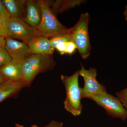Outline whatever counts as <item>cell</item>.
<instances>
[{
    "mask_svg": "<svg viewBox=\"0 0 127 127\" xmlns=\"http://www.w3.org/2000/svg\"><path fill=\"white\" fill-rule=\"evenodd\" d=\"M21 63L12 60L11 61L0 68V75L7 79H22Z\"/></svg>",
    "mask_w": 127,
    "mask_h": 127,
    "instance_id": "cell-12",
    "label": "cell"
},
{
    "mask_svg": "<svg viewBox=\"0 0 127 127\" xmlns=\"http://www.w3.org/2000/svg\"><path fill=\"white\" fill-rule=\"evenodd\" d=\"M31 127H39L38 126H37L36 125H32V126Z\"/></svg>",
    "mask_w": 127,
    "mask_h": 127,
    "instance_id": "cell-26",
    "label": "cell"
},
{
    "mask_svg": "<svg viewBox=\"0 0 127 127\" xmlns=\"http://www.w3.org/2000/svg\"><path fill=\"white\" fill-rule=\"evenodd\" d=\"M0 15L10 16L7 11V9L5 7L4 5L2 2V0H0Z\"/></svg>",
    "mask_w": 127,
    "mask_h": 127,
    "instance_id": "cell-21",
    "label": "cell"
},
{
    "mask_svg": "<svg viewBox=\"0 0 127 127\" xmlns=\"http://www.w3.org/2000/svg\"><path fill=\"white\" fill-rule=\"evenodd\" d=\"M32 54L52 55L55 48L48 38L40 36L27 43Z\"/></svg>",
    "mask_w": 127,
    "mask_h": 127,
    "instance_id": "cell-11",
    "label": "cell"
},
{
    "mask_svg": "<svg viewBox=\"0 0 127 127\" xmlns=\"http://www.w3.org/2000/svg\"><path fill=\"white\" fill-rule=\"evenodd\" d=\"M124 15L125 16V20L127 21V5L125 7L124 12Z\"/></svg>",
    "mask_w": 127,
    "mask_h": 127,
    "instance_id": "cell-24",
    "label": "cell"
},
{
    "mask_svg": "<svg viewBox=\"0 0 127 127\" xmlns=\"http://www.w3.org/2000/svg\"><path fill=\"white\" fill-rule=\"evenodd\" d=\"M27 87L22 79H7L0 84V103L17 93L25 87Z\"/></svg>",
    "mask_w": 127,
    "mask_h": 127,
    "instance_id": "cell-10",
    "label": "cell"
},
{
    "mask_svg": "<svg viewBox=\"0 0 127 127\" xmlns=\"http://www.w3.org/2000/svg\"><path fill=\"white\" fill-rule=\"evenodd\" d=\"M11 17L10 16L0 15V35L7 37V30L8 23Z\"/></svg>",
    "mask_w": 127,
    "mask_h": 127,
    "instance_id": "cell-14",
    "label": "cell"
},
{
    "mask_svg": "<svg viewBox=\"0 0 127 127\" xmlns=\"http://www.w3.org/2000/svg\"><path fill=\"white\" fill-rule=\"evenodd\" d=\"M7 36L21 39L27 44L40 35L36 28L31 26L22 19L11 17L7 27Z\"/></svg>",
    "mask_w": 127,
    "mask_h": 127,
    "instance_id": "cell-6",
    "label": "cell"
},
{
    "mask_svg": "<svg viewBox=\"0 0 127 127\" xmlns=\"http://www.w3.org/2000/svg\"><path fill=\"white\" fill-rule=\"evenodd\" d=\"M49 40L52 46L55 49L59 43L70 41V37L69 34H65L53 37L49 39Z\"/></svg>",
    "mask_w": 127,
    "mask_h": 127,
    "instance_id": "cell-15",
    "label": "cell"
},
{
    "mask_svg": "<svg viewBox=\"0 0 127 127\" xmlns=\"http://www.w3.org/2000/svg\"><path fill=\"white\" fill-rule=\"evenodd\" d=\"M116 95L126 109L127 115V88L116 93Z\"/></svg>",
    "mask_w": 127,
    "mask_h": 127,
    "instance_id": "cell-17",
    "label": "cell"
},
{
    "mask_svg": "<svg viewBox=\"0 0 127 127\" xmlns=\"http://www.w3.org/2000/svg\"><path fill=\"white\" fill-rule=\"evenodd\" d=\"M45 127H64L63 123L52 120Z\"/></svg>",
    "mask_w": 127,
    "mask_h": 127,
    "instance_id": "cell-20",
    "label": "cell"
},
{
    "mask_svg": "<svg viewBox=\"0 0 127 127\" xmlns=\"http://www.w3.org/2000/svg\"><path fill=\"white\" fill-rule=\"evenodd\" d=\"M12 60L5 47L0 48V68L6 65Z\"/></svg>",
    "mask_w": 127,
    "mask_h": 127,
    "instance_id": "cell-16",
    "label": "cell"
},
{
    "mask_svg": "<svg viewBox=\"0 0 127 127\" xmlns=\"http://www.w3.org/2000/svg\"><path fill=\"white\" fill-rule=\"evenodd\" d=\"M104 109L108 116L125 121L127 118V112L118 98L108 93L106 91L89 97Z\"/></svg>",
    "mask_w": 127,
    "mask_h": 127,
    "instance_id": "cell-5",
    "label": "cell"
},
{
    "mask_svg": "<svg viewBox=\"0 0 127 127\" xmlns=\"http://www.w3.org/2000/svg\"><path fill=\"white\" fill-rule=\"evenodd\" d=\"M5 48L12 60L22 63L33 55L27 43L10 38H5Z\"/></svg>",
    "mask_w": 127,
    "mask_h": 127,
    "instance_id": "cell-8",
    "label": "cell"
},
{
    "mask_svg": "<svg viewBox=\"0 0 127 127\" xmlns=\"http://www.w3.org/2000/svg\"><path fill=\"white\" fill-rule=\"evenodd\" d=\"M5 38L0 35V48L5 47Z\"/></svg>",
    "mask_w": 127,
    "mask_h": 127,
    "instance_id": "cell-22",
    "label": "cell"
},
{
    "mask_svg": "<svg viewBox=\"0 0 127 127\" xmlns=\"http://www.w3.org/2000/svg\"><path fill=\"white\" fill-rule=\"evenodd\" d=\"M15 127H24L22 125H20L18 124H15Z\"/></svg>",
    "mask_w": 127,
    "mask_h": 127,
    "instance_id": "cell-25",
    "label": "cell"
},
{
    "mask_svg": "<svg viewBox=\"0 0 127 127\" xmlns=\"http://www.w3.org/2000/svg\"><path fill=\"white\" fill-rule=\"evenodd\" d=\"M89 18L90 16L87 12L81 14L76 24L68 31L71 41L75 43L83 59L88 58L91 51L88 29Z\"/></svg>",
    "mask_w": 127,
    "mask_h": 127,
    "instance_id": "cell-4",
    "label": "cell"
},
{
    "mask_svg": "<svg viewBox=\"0 0 127 127\" xmlns=\"http://www.w3.org/2000/svg\"><path fill=\"white\" fill-rule=\"evenodd\" d=\"M56 65L52 55L33 54L22 63V80L30 87L37 75L52 70Z\"/></svg>",
    "mask_w": 127,
    "mask_h": 127,
    "instance_id": "cell-1",
    "label": "cell"
},
{
    "mask_svg": "<svg viewBox=\"0 0 127 127\" xmlns=\"http://www.w3.org/2000/svg\"><path fill=\"white\" fill-rule=\"evenodd\" d=\"M42 13L41 20L36 28L40 36L47 38L68 34L69 29L58 21L50 7L48 1L38 0Z\"/></svg>",
    "mask_w": 127,
    "mask_h": 127,
    "instance_id": "cell-2",
    "label": "cell"
},
{
    "mask_svg": "<svg viewBox=\"0 0 127 127\" xmlns=\"http://www.w3.org/2000/svg\"><path fill=\"white\" fill-rule=\"evenodd\" d=\"M66 43V42H62L59 43L56 48V49L59 52L61 55L65 54Z\"/></svg>",
    "mask_w": 127,
    "mask_h": 127,
    "instance_id": "cell-19",
    "label": "cell"
},
{
    "mask_svg": "<svg viewBox=\"0 0 127 127\" xmlns=\"http://www.w3.org/2000/svg\"><path fill=\"white\" fill-rule=\"evenodd\" d=\"M26 0H3L5 7L11 17L18 18L23 20L24 7L26 4Z\"/></svg>",
    "mask_w": 127,
    "mask_h": 127,
    "instance_id": "cell-13",
    "label": "cell"
},
{
    "mask_svg": "<svg viewBox=\"0 0 127 127\" xmlns=\"http://www.w3.org/2000/svg\"><path fill=\"white\" fill-rule=\"evenodd\" d=\"M97 73V71L95 68L91 67L87 70L81 64L79 75L82 77L84 82V87L83 88H81L82 98H89L91 96L106 91L105 86L98 81Z\"/></svg>",
    "mask_w": 127,
    "mask_h": 127,
    "instance_id": "cell-7",
    "label": "cell"
},
{
    "mask_svg": "<svg viewBox=\"0 0 127 127\" xmlns=\"http://www.w3.org/2000/svg\"><path fill=\"white\" fill-rule=\"evenodd\" d=\"M79 76V70H77L71 76L62 75L61 77L66 90V98L64 103V108L74 116H79L82 110L81 88L78 83Z\"/></svg>",
    "mask_w": 127,
    "mask_h": 127,
    "instance_id": "cell-3",
    "label": "cell"
},
{
    "mask_svg": "<svg viewBox=\"0 0 127 127\" xmlns=\"http://www.w3.org/2000/svg\"><path fill=\"white\" fill-rule=\"evenodd\" d=\"M76 49H77L76 46L73 42L71 41L66 42L65 54L71 55Z\"/></svg>",
    "mask_w": 127,
    "mask_h": 127,
    "instance_id": "cell-18",
    "label": "cell"
},
{
    "mask_svg": "<svg viewBox=\"0 0 127 127\" xmlns=\"http://www.w3.org/2000/svg\"><path fill=\"white\" fill-rule=\"evenodd\" d=\"M7 79L6 78H5L4 77H2L1 75H0V84L6 81Z\"/></svg>",
    "mask_w": 127,
    "mask_h": 127,
    "instance_id": "cell-23",
    "label": "cell"
},
{
    "mask_svg": "<svg viewBox=\"0 0 127 127\" xmlns=\"http://www.w3.org/2000/svg\"><path fill=\"white\" fill-rule=\"evenodd\" d=\"M41 17V11L38 1H27L26 14L23 20L31 26L36 28L40 23Z\"/></svg>",
    "mask_w": 127,
    "mask_h": 127,
    "instance_id": "cell-9",
    "label": "cell"
}]
</instances>
